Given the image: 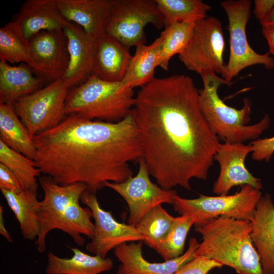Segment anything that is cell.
<instances>
[{"instance_id": "cell-9", "label": "cell", "mask_w": 274, "mask_h": 274, "mask_svg": "<svg viewBox=\"0 0 274 274\" xmlns=\"http://www.w3.org/2000/svg\"><path fill=\"white\" fill-rule=\"evenodd\" d=\"M221 6L226 13L229 33V57L223 78L228 82L244 68L261 64L266 69L274 68V59L269 52L261 54L250 46L246 26L250 17V0H226Z\"/></svg>"}, {"instance_id": "cell-14", "label": "cell", "mask_w": 274, "mask_h": 274, "mask_svg": "<svg viewBox=\"0 0 274 274\" xmlns=\"http://www.w3.org/2000/svg\"><path fill=\"white\" fill-rule=\"evenodd\" d=\"M252 152V147L243 143L224 142L220 144L214 159L220 167L219 176L213 185V191L219 195H227L236 186L250 185L260 190V179L253 176L245 166L247 155Z\"/></svg>"}, {"instance_id": "cell-38", "label": "cell", "mask_w": 274, "mask_h": 274, "mask_svg": "<svg viewBox=\"0 0 274 274\" xmlns=\"http://www.w3.org/2000/svg\"><path fill=\"white\" fill-rule=\"evenodd\" d=\"M262 28L263 36L269 47V52L274 55V25H263Z\"/></svg>"}, {"instance_id": "cell-20", "label": "cell", "mask_w": 274, "mask_h": 274, "mask_svg": "<svg viewBox=\"0 0 274 274\" xmlns=\"http://www.w3.org/2000/svg\"><path fill=\"white\" fill-rule=\"evenodd\" d=\"M61 16L80 26L95 39L106 33L105 24L112 0H55Z\"/></svg>"}, {"instance_id": "cell-5", "label": "cell", "mask_w": 274, "mask_h": 274, "mask_svg": "<svg viewBox=\"0 0 274 274\" xmlns=\"http://www.w3.org/2000/svg\"><path fill=\"white\" fill-rule=\"evenodd\" d=\"M133 89L90 76L71 89L66 99V116L108 122H118L132 114L135 104Z\"/></svg>"}, {"instance_id": "cell-12", "label": "cell", "mask_w": 274, "mask_h": 274, "mask_svg": "<svg viewBox=\"0 0 274 274\" xmlns=\"http://www.w3.org/2000/svg\"><path fill=\"white\" fill-rule=\"evenodd\" d=\"M80 200L90 209L94 221V236L86 245L88 252L105 258L112 249L123 243L143 241L135 227L118 222L110 212L102 209L95 194L86 190Z\"/></svg>"}, {"instance_id": "cell-36", "label": "cell", "mask_w": 274, "mask_h": 274, "mask_svg": "<svg viewBox=\"0 0 274 274\" xmlns=\"http://www.w3.org/2000/svg\"><path fill=\"white\" fill-rule=\"evenodd\" d=\"M0 189L14 192L24 189L15 175L2 163H0Z\"/></svg>"}, {"instance_id": "cell-13", "label": "cell", "mask_w": 274, "mask_h": 274, "mask_svg": "<svg viewBox=\"0 0 274 274\" xmlns=\"http://www.w3.org/2000/svg\"><path fill=\"white\" fill-rule=\"evenodd\" d=\"M39 182L44 197L40 201L39 220L40 230L35 246L39 252H44L47 234L52 230L56 229L68 207L74 201L80 200L87 187L81 183L61 185L46 175L40 177Z\"/></svg>"}, {"instance_id": "cell-6", "label": "cell", "mask_w": 274, "mask_h": 274, "mask_svg": "<svg viewBox=\"0 0 274 274\" xmlns=\"http://www.w3.org/2000/svg\"><path fill=\"white\" fill-rule=\"evenodd\" d=\"M261 196L259 189L245 185L241 186L239 191L230 195L200 194L198 198L187 199L176 194L173 205L174 210L180 215L192 218L194 225L219 217L251 221Z\"/></svg>"}, {"instance_id": "cell-10", "label": "cell", "mask_w": 274, "mask_h": 274, "mask_svg": "<svg viewBox=\"0 0 274 274\" xmlns=\"http://www.w3.org/2000/svg\"><path fill=\"white\" fill-rule=\"evenodd\" d=\"M224 48L221 22L216 17L207 16L196 22L191 39L179 58L188 70L200 76L213 72L223 77L226 66Z\"/></svg>"}, {"instance_id": "cell-35", "label": "cell", "mask_w": 274, "mask_h": 274, "mask_svg": "<svg viewBox=\"0 0 274 274\" xmlns=\"http://www.w3.org/2000/svg\"><path fill=\"white\" fill-rule=\"evenodd\" d=\"M249 144L252 147V158L253 160L269 161L274 154V136L257 139Z\"/></svg>"}, {"instance_id": "cell-39", "label": "cell", "mask_w": 274, "mask_h": 274, "mask_svg": "<svg viewBox=\"0 0 274 274\" xmlns=\"http://www.w3.org/2000/svg\"><path fill=\"white\" fill-rule=\"evenodd\" d=\"M4 209L2 206H0V234L2 235L9 243H12L13 240L11 236L10 233L7 230L5 225V221L4 218Z\"/></svg>"}, {"instance_id": "cell-24", "label": "cell", "mask_w": 274, "mask_h": 274, "mask_svg": "<svg viewBox=\"0 0 274 274\" xmlns=\"http://www.w3.org/2000/svg\"><path fill=\"white\" fill-rule=\"evenodd\" d=\"M70 248L73 252L70 258L59 257L51 252L48 253L46 274H99L113 267L110 258L91 256L77 248Z\"/></svg>"}, {"instance_id": "cell-18", "label": "cell", "mask_w": 274, "mask_h": 274, "mask_svg": "<svg viewBox=\"0 0 274 274\" xmlns=\"http://www.w3.org/2000/svg\"><path fill=\"white\" fill-rule=\"evenodd\" d=\"M63 31L67 40L69 63L62 79L71 89L91 76L95 39L74 23L70 22Z\"/></svg>"}, {"instance_id": "cell-21", "label": "cell", "mask_w": 274, "mask_h": 274, "mask_svg": "<svg viewBox=\"0 0 274 274\" xmlns=\"http://www.w3.org/2000/svg\"><path fill=\"white\" fill-rule=\"evenodd\" d=\"M251 238L261 259L264 274L274 272V203L267 193L258 201L251 221Z\"/></svg>"}, {"instance_id": "cell-7", "label": "cell", "mask_w": 274, "mask_h": 274, "mask_svg": "<svg viewBox=\"0 0 274 274\" xmlns=\"http://www.w3.org/2000/svg\"><path fill=\"white\" fill-rule=\"evenodd\" d=\"M148 24L158 29L164 26L155 0H112L105 31L129 48L145 44L144 29Z\"/></svg>"}, {"instance_id": "cell-22", "label": "cell", "mask_w": 274, "mask_h": 274, "mask_svg": "<svg viewBox=\"0 0 274 274\" xmlns=\"http://www.w3.org/2000/svg\"><path fill=\"white\" fill-rule=\"evenodd\" d=\"M34 72L25 63L13 66L0 60V102L13 104L42 88L44 78Z\"/></svg>"}, {"instance_id": "cell-2", "label": "cell", "mask_w": 274, "mask_h": 274, "mask_svg": "<svg viewBox=\"0 0 274 274\" xmlns=\"http://www.w3.org/2000/svg\"><path fill=\"white\" fill-rule=\"evenodd\" d=\"M37 167L61 185L84 184L96 194L106 182L132 177L129 163L143 157L139 130L132 114L118 122L71 115L33 138Z\"/></svg>"}, {"instance_id": "cell-31", "label": "cell", "mask_w": 274, "mask_h": 274, "mask_svg": "<svg viewBox=\"0 0 274 274\" xmlns=\"http://www.w3.org/2000/svg\"><path fill=\"white\" fill-rule=\"evenodd\" d=\"M0 163L15 175L24 189L37 191V177L41 172L34 160L12 150L0 141Z\"/></svg>"}, {"instance_id": "cell-26", "label": "cell", "mask_w": 274, "mask_h": 274, "mask_svg": "<svg viewBox=\"0 0 274 274\" xmlns=\"http://www.w3.org/2000/svg\"><path fill=\"white\" fill-rule=\"evenodd\" d=\"M161 41L160 36L149 45L136 47L125 75L120 82L124 89L142 87L155 77Z\"/></svg>"}, {"instance_id": "cell-37", "label": "cell", "mask_w": 274, "mask_h": 274, "mask_svg": "<svg viewBox=\"0 0 274 274\" xmlns=\"http://www.w3.org/2000/svg\"><path fill=\"white\" fill-rule=\"evenodd\" d=\"M253 13L262 25L274 7V0H255Z\"/></svg>"}, {"instance_id": "cell-17", "label": "cell", "mask_w": 274, "mask_h": 274, "mask_svg": "<svg viewBox=\"0 0 274 274\" xmlns=\"http://www.w3.org/2000/svg\"><path fill=\"white\" fill-rule=\"evenodd\" d=\"M129 49L106 33L96 38L91 75L106 81L121 82L132 57Z\"/></svg>"}, {"instance_id": "cell-23", "label": "cell", "mask_w": 274, "mask_h": 274, "mask_svg": "<svg viewBox=\"0 0 274 274\" xmlns=\"http://www.w3.org/2000/svg\"><path fill=\"white\" fill-rule=\"evenodd\" d=\"M1 191L19 224L23 238L30 241L37 239L40 230L37 191L27 189L19 192L4 189Z\"/></svg>"}, {"instance_id": "cell-1", "label": "cell", "mask_w": 274, "mask_h": 274, "mask_svg": "<svg viewBox=\"0 0 274 274\" xmlns=\"http://www.w3.org/2000/svg\"><path fill=\"white\" fill-rule=\"evenodd\" d=\"M132 115L142 158L161 188L189 190L192 179H207L221 143L201 112L191 77H154L138 92Z\"/></svg>"}, {"instance_id": "cell-16", "label": "cell", "mask_w": 274, "mask_h": 274, "mask_svg": "<svg viewBox=\"0 0 274 274\" xmlns=\"http://www.w3.org/2000/svg\"><path fill=\"white\" fill-rule=\"evenodd\" d=\"M199 243L191 237L186 251L180 256L161 263L150 262L143 256L142 241L123 243L114 249V254L121 263L117 274H174L195 258Z\"/></svg>"}, {"instance_id": "cell-25", "label": "cell", "mask_w": 274, "mask_h": 274, "mask_svg": "<svg viewBox=\"0 0 274 274\" xmlns=\"http://www.w3.org/2000/svg\"><path fill=\"white\" fill-rule=\"evenodd\" d=\"M19 118L13 104L0 102V141L12 150L34 160L36 146Z\"/></svg>"}, {"instance_id": "cell-15", "label": "cell", "mask_w": 274, "mask_h": 274, "mask_svg": "<svg viewBox=\"0 0 274 274\" xmlns=\"http://www.w3.org/2000/svg\"><path fill=\"white\" fill-rule=\"evenodd\" d=\"M29 43L37 74L51 82L62 79L69 63L67 40L63 30L41 31Z\"/></svg>"}, {"instance_id": "cell-41", "label": "cell", "mask_w": 274, "mask_h": 274, "mask_svg": "<svg viewBox=\"0 0 274 274\" xmlns=\"http://www.w3.org/2000/svg\"><path fill=\"white\" fill-rule=\"evenodd\" d=\"M273 274H274V272H273Z\"/></svg>"}, {"instance_id": "cell-27", "label": "cell", "mask_w": 274, "mask_h": 274, "mask_svg": "<svg viewBox=\"0 0 274 274\" xmlns=\"http://www.w3.org/2000/svg\"><path fill=\"white\" fill-rule=\"evenodd\" d=\"M0 60L11 63H25L37 73L29 41L13 21L0 29Z\"/></svg>"}, {"instance_id": "cell-40", "label": "cell", "mask_w": 274, "mask_h": 274, "mask_svg": "<svg viewBox=\"0 0 274 274\" xmlns=\"http://www.w3.org/2000/svg\"><path fill=\"white\" fill-rule=\"evenodd\" d=\"M266 25H274V7L265 19L262 26Z\"/></svg>"}, {"instance_id": "cell-34", "label": "cell", "mask_w": 274, "mask_h": 274, "mask_svg": "<svg viewBox=\"0 0 274 274\" xmlns=\"http://www.w3.org/2000/svg\"><path fill=\"white\" fill-rule=\"evenodd\" d=\"M222 266L215 260L199 256L184 264L174 274H208L212 269Z\"/></svg>"}, {"instance_id": "cell-32", "label": "cell", "mask_w": 274, "mask_h": 274, "mask_svg": "<svg viewBox=\"0 0 274 274\" xmlns=\"http://www.w3.org/2000/svg\"><path fill=\"white\" fill-rule=\"evenodd\" d=\"M175 217L158 206L147 213L135 226L143 242L155 251L170 230Z\"/></svg>"}, {"instance_id": "cell-19", "label": "cell", "mask_w": 274, "mask_h": 274, "mask_svg": "<svg viewBox=\"0 0 274 274\" xmlns=\"http://www.w3.org/2000/svg\"><path fill=\"white\" fill-rule=\"evenodd\" d=\"M13 21L29 41L43 31L63 30L70 23L59 13L55 0H27Z\"/></svg>"}, {"instance_id": "cell-33", "label": "cell", "mask_w": 274, "mask_h": 274, "mask_svg": "<svg viewBox=\"0 0 274 274\" xmlns=\"http://www.w3.org/2000/svg\"><path fill=\"white\" fill-rule=\"evenodd\" d=\"M194 224V221L187 216L175 217L170 230L156 250L165 261L177 258L183 254L188 233Z\"/></svg>"}, {"instance_id": "cell-4", "label": "cell", "mask_w": 274, "mask_h": 274, "mask_svg": "<svg viewBox=\"0 0 274 274\" xmlns=\"http://www.w3.org/2000/svg\"><path fill=\"white\" fill-rule=\"evenodd\" d=\"M203 88L198 90V101L201 112L213 131L224 142L243 143L254 141L269 128L270 119L268 115L258 123L247 125L250 120L252 102L245 97L244 106L238 110L224 103L218 94L221 85L231 86L223 78L210 72L200 76Z\"/></svg>"}, {"instance_id": "cell-28", "label": "cell", "mask_w": 274, "mask_h": 274, "mask_svg": "<svg viewBox=\"0 0 274 274\" xmlns=\"http://www.w3.org/2000/svg\"><path fill=\"white\" fill-rule=\"evenodd\" d=\"M196 21L175 22L165 27L160 34L162 41L157 66L168 70L171 58L176 54L179 55L188 44Z\"/></svg>"}, {"instance_id": "cell-11", "label": "cell", "mask_w": 274, "mask_h": 274, "mask_svg": "<svg viewBox=\"0 0 274 274\" xmlns=\"http://www.w3.org/2000/svg\"><path fill=\"white\" fill-rule=\"evenodd\" d=\"M136 175L121 183L106 182L104 186L119 194L126 202L129 216L127 224L135 227L151 210L163 203L172 204L177 191L164 189L154 184L144 159L139 160Z\"/></svg>"}, {"instance_id": "cell-29", "label": "cell", "mask_w": 274, "mask_h": 274, "mask_svg": "<svg viewBox=\"0 0 274 274\" xmlns=\"http://www.w3.org/2000/svg\"><path fill=\"white\" fill-rule=\"evenodd\" d=\"M92 215L89 208L82 207L80 200H76L68 207L56 229L66 233L78 245L83 246L85 240L82 235H86L91 239L94 236V226L91 221Z\"/></svg>"}, {"instance_id": "cell-3", "label": "cell", "mask_w": 274, "mask_h": 274, "mask_svg": "<svg viewBox=\"0 0 274 274\" xmlns=\"http://www.w3.org/2000/svg\"><path fill=\"white\" fill-rule=\"evenodd\" d=\"M194 230L202 237L195 257L204 256L238 274H264L251 238L250 221L219 217L195 224Z\"/></svg>"}, {"instance_id": "cell-8", "label": "cell", "mask_w": 274, "mask_h": 274, "mask_svg": "<svg viewBox=\"0 0 274 274\" xmlns=\"http://www.w3.org/2000/svg\"><path fill=\"white\" fill-rule=\"evenodd\" d=\"M70 90L63 79H59L13 104L32 139L57 126L66 118L65 105Z\"/></svg>"}, {"instance_id": "cell-30", "label": "cell", "mask_w": 274, "mask_h": 274, "mask_svg": "<svg viewBox=\"0 0 274 274\" xmlns=\"http://www.w3.org/2000/svg\"><path fill=\"white\" fill-rule=\"evenodd\" d=\"M164 27L175 22L197 21L207 17L211 7L200 0H155Z\"/></svg>"}]
</instances>
